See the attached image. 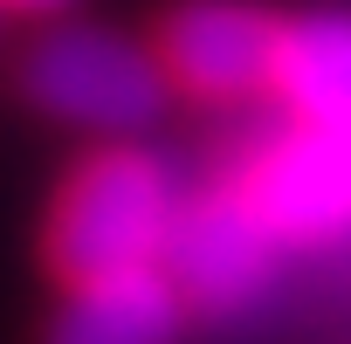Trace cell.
Instances as JSON below:
<instances>
[{
  "mask_svg": "<svg viewBox=\"0 0 351 344\" xmlns=\"http://www.w3.org/2000/svg\"><path fill=\"white\" fill-rule=\"evenodd\" d=\"M180 207H186V186L158 151L104 145L69 172V186L49 214V269L62 282L158 269Z\"/></svg>",
  "mask_w": 351,
  "mask_h": 344,
  "instance_id": "1",
  "label": "cell"
},
{
  "mask_svg": "<svg viewBox=\"0 0 351 344\" xmlns=\"http://www.w3.org/2000/svg\"><path fill=\"white\" fill-rule=\"evenodd\" d=\"M165 90L172 83L158 69V49H138L131 35L97 28V21H56L21 56V97L42 117L76 124V131L124 138L158 117Z\"/></svg>",
  "mask_w": 351,
  "mask_h": 344,
  "instance_id": "2",
  "label": "cell"
},
{
  "mask_svg": "<svg viewBox=\"0 0 351 344\" xmlns=\"http://www.w3.org/2000/svg\"><path fill=\"white\" fill-rule=\"evenodd\" d=\"M228 180L255 200L282 248L351 241V124H303L289 117L262 145L241 151Z\"/></svg>",
  "mask_w": 351,
  "mask_h": 344,
  "instance_id": "3",
  "label": "cell"
},
{
  "mask_svg": "<svg viewBox=\"0 0 351 344\" xmlns=\"http://www.w3.org/2000/svg\"><path fill=\"white\" fill-rule=\"evenodd\" d=\"M282 255H289V248L276 241V228H269V221L255 214V200L228 180V186H214V193H186L158 269L172 275V289H180L186 310L234 317V310H248V303L276 282Z\"/></svg>",
  "mask_w": 351,
  "mask_h": 344,
  "instance_id": "4",
  "label": "cell"
},
{
  "mask_svg": "<svg viewBox=\"0 0 351 344\" xmlns=\"http://www.w3.org/2000/svg\"><path fill=\"white\" fill-rule=\"evenodd\" d=\"M276 49H282V21L255 0H186L158 28L165 83L207 103L262 97L276 83Z\"/></svg>",
  "mask_w": 351,
  "mask_h": 344,
  "instance_id": "5",
  "label": "cell"
},
{
  "mask_svg": "<svg viewBox=\"0 0 351 344\" xmlns=\"http://www.w3.org/2000/svg\"><path fill=\"white\" fill-rule=\"evenodd\" d=\"M186 323V303L165 269H131V275H97L69 282L49 344H172Z\"/></svg>",
  "mask_w": 351,
  "mask_h": 344,
  "instance_id": "6",
  "label": "cell"
},
{
  "mask_svg": "<svg viewBox=\"0 0 351 344\" xmlns=\"http://www.w3.org/2000/svg\"><path fill=\"white\" fill-rule=\"evenodd\" d=\"M269 90L303 124H351V14L282 21L276 83Z\"/></svg>",
  "mask_w": 351,
  "mask_h": 344,
  "instance_id": "7",
  "label": "cell"
},
{
  "mask_svg": "<svg viewBox=\"0 0 351 344\" xmlns=\"http://www.w3.org/2000/svg\"><path fill=\"white\" fill-rule=\"evenodd\" d=\"M0 8H8V14H49V21H56V14L76 8V0H0Z\"/></svg>",
  "mask_w": 351,
  "mask_h": 344,
  "instance_id": "8",
  "label": "cell"
},
{
  "mask_svg": "<svg viewBox=\"0 0 351 344\" xmlns=\"http://www.w3.org/2000/svg\"><path fill=\"white\" fill-rule=\"evenodd\" d=\"M0 14H8V8H0Z\"/></svg>",
  "mask_w": 351,
  "mask_h": 344,
  "instance_id": "9",
  "label": "cell"
}]
</instances>
